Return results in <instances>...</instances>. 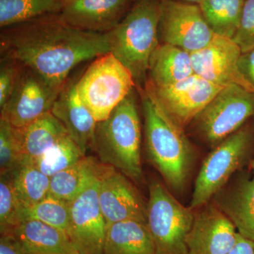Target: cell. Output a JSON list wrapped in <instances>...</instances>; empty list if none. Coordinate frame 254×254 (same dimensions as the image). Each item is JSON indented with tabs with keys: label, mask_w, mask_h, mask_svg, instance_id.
<instances>
[{
	"label": "cell",
	"mask_w": 254,
	"mask_h": 254,
	"mask_svg": "<svg viewBox=\"0 0 254 254\" xmlns=\"http://www.w3.org/2000/svg\"><path fill=\"white\" fill-rule=\"evenodd\" d=\"M210 202L231 220L241 236L254 242V177L224 187Z\"/></svg>",
	"instance_id": "obj_18"
},
{
	"label": "cell",
	"mask_w": 254,
	"mask_h": 254,
	"mask_svg": "<svg viewBox=\"0 0 254 254\" xmlns=\"http://www.w3.org/2000/svg\"><path fill=\"white\" fill-rule=\"evenodd\" d=\"M10 234L28 254H80L66 232L38 220H23Z\"/></svg>",
	"instance_id": "obj_19"
},
{
	"label": "cell",
	"mask_w": 254,
	"mask_h": 254,
	"mask_svg": "<svg viewBox=\"0 0 254 254\" xmlns=\"http://www.w3.org/2000/svg\"><path fill=\"white\" fill-rule=\"evenodd\" d=\"M23 220H38L68 233L69 227V203L52 195H47L32 206L24 208Z\"/></svg>",
	"instance_id": "obj_28"
},
{
	"label": "cell",
	"mask_w": 254,
	"mask_h": 254,
	"mask_svg": "<svg viewBox=\"0 0 254 254\" xmlns=\"http://www.w3.org/2000/svg\"><path fill=\"white\" fill-rule=\"evenodd\" d=\"M136 101L133 89L106 120L97 123L92 148L100 163L139 184L143 174L141 120Z\"/></svg>",
	"instance_id": "obj_3"
},
{
	"label": "cell",
	"mask_w": 254,
	"mask_h": 254,
	"mask_svg": "<svg viewBox=\"0 0 254 254\" xmlns=\"http://www.w3.org/2000/svg\"><path fill=\"white\" fill-rule=\"evenodd\" d=\"M131 181L113 167L100 165L98 199L108 225L127 220L146 222L147 203Z\"/></svg>",
	"instance_id": "obj_13"
},
{
	"label": "cell",
	"mask_w": 254,
	"mask_h": 254,
	"mask_svg": "<svg viewBox=\"0 0 254 254\" xmlns=\"http://www.w3.org/2000/svg\"><path fill=\"white\" fill-rule=\"evenodd\" d=\"M23 66L11 58H1L0 65V110L9 101L18 79Z\"/></svg>",
	"instance_id": "obj_31"
},
{
	"label": "cell",
	"mask_w": 254,
	"mask_h": 254,
	"mask_svg": "<svg viewBox=\"0 0 254 254\" xmlns=\"http://www.w3.org/2000/svg\"><path fill=\"white\" fill-rule=\"evenodd\" d=\"M104 254H158L146 222L127 220L108 225Z\"/></svg>",
	"instance_id": "obj_21"
},
{
	"label": "cell",
	"mask_w": 254,
	"mask_h": 254,
	"mask_svg": "<svg viewBox=\"0 0 254 254\" xmlns=\"http://www.w3.org/2000/svg\"><path fill=\"white\" fill-rule=\"evenodd\" d=\"M134 2H136V1H140V0H133Z\"/></svg>",
	"instance_id": "obj_38"
},
{
	"label": "cell",
	"mask_w": 254,
	"mask_h": 254,
	"mask_svg": "<svg viewBox=\"0 0 254 254\" xmlns=\"http://www.w3.org/2000/svg\"><path fill=\"white\" fill-rule=\"evenodd\" d=\"M238 65L240 72L254 88V48L242 53Z\"/></svg>",
	"instance_id": "obj_33"
},
{
	"label": "cell",
	"mask_w": 254,
	"mask_h": 254,
	"mask_svg": "<svg viewBox=\"0 0 254 254\" xmlns=\"http://www.w3.org/2000/svg\"><path fill=\"white\" fill-rule=\"evenodd\" d=\"M160 0L133 3L120 24L108 33L110 53L129 70L138 90L144 88L150 58L160 44Z\"/></svg>",
	"instance_id": "obj_4"
},
{
	"label": "cell",
	"mask_w": 254,
	"mask_h": 254,
	"mask_svg": "<svg viewBox=\"0 0 254 254\" xmlns=\"http://www.w3.org/2000/svg\"><path fill=\"white\" fill-rule=\"evenodd\" d=\"M0 232L11 233L23 221V206L18 199L9 173H0Z\"/></svg>",
	"instance_id": "obj_29"
},
{
	"label": "cell",
	"mask_w": 254,
	"mask_h": 254,
	"mask_svg": "<svg viewBox=\"0 0 254 254\" xmlns=\"http://www.w3.org/2000/svg\"><path fill=\"white\" fill-rule=\"evenodd\" d=\"M107 224L98 199V176L69 203L68 236L80 254H104Z\"/></svg>",
	"instance_id": "obj_12"
},
{
	"label": "cell",
	"mask_w": 254,
	"mask_h": 254,
	"mask_svg": "<svg viewBox=\"0 0 254 254\" xmlns=\"http://www.w3.org/2000/svg\"><path fill=\"white\" fill-rule=\"evenodd\" d=\"M254 116V93L238 85L224 87L192 123L200 138L215 148Z\"/></svg>",
	"instance_id": "obj_8"
},
{
	"label": "cell",
	"mask_w": 254,
	"mask_h": 254,
	"mask_svg": "<svg viewBox=\"0 0 254 254\" xmlns=\"http://www.w3.org/2000/svg\"><path fill=\"white\" fill-rule=\"evenodd\" d=\"M254 135L250 127L243 126L213 148L203 161L195 180L190 208L195 210L210 203L232 175L243 166Z\"/></svg>",
	"instance_id": "obj_7"
},
{
	"label": "cell",
	"mask_w": 254,
	"mask_h": 254,
	"mask_svg": "<svg viewBox=\"0 0 254 254\" xmlns=\"http://www.w3.org/2000/svg\"><path fill=\"white\" fill-rule=\"evenodd\" d=\"M234 42L240 47L242 53L254 48V0H246L240 25Z\"/></svg>",
	"instance_id": "obj_32"
},
{
	"label": "cell",
	"mask_w": 254,
	"mask_h": 254,
	"mask_svg": "<svg viewBox=\"0 0 254 254\" xmlns=\"http://www.w3.org/2000/svg\"><path fill=\"white\" fill-rule=\"evenodd\" d=\"M144 120L145 146L150 163L172 190L186 187L194 153L184 128L144 89H139Z\"/></svg>",
	"instance_id": "obj_2"
},
{
	"label": "cell",
	"mask_w": 254,
	"mask_h": 254,
	"mask_svg": "<svg viewBox=\"0 0 254 254\" xmlns=\"http://www.w3.org/2000/svg\"><path fill=\"white\" fill-rule=\"evenodd\" d=\"M0 254H28L17 239L11 235H1L0 238Z\"/></svg>",
	"instance_id": "obj_34"
},
{
	"label": "cell",
	"mask_w": 254,
	"mask_h": 254,
	"mask_svg": "<svg viewBox=\"0 0 254 254\" xmlns=\"http://www.w3.org/2000/svg\"><path fill=\"white\" fill-rule=\"evenodd\" d=\"M100 165L85 156L77 163L50 177L49 194L71 203L98 176Z\"/></svg>",
	"instance_id": "obj_23"
},
{
	"label": "cell",
	"mask_w": 254,
	"mask_h": 254,
	"mask_svg": "<svg viewBox=\"0 0 254 254\" xmlns=\"http://www.w3.org/2000/svg\"><path fill=\"white\" fill-rule=\"evenodd\" d=\"M227 254H254V242L244 238L239 234L236 245Z\"/></svg>",
	"instance_id": "obj_35"
},
{
	"label": "cell",
	"mask_w": 254,
	"mask_h": 254,
	"mask_svg": "<svg viewBox=\"0 0 254 254\" xmlns=\"http://www.w3.org/2000/svg\"><path fill=\"white\" fill-rule=\"evenodd\" d=\"M23 158L34 160L67 136L66 128L54 115L48 113L21 128H14Z\"/></svg>",
	"instance_id": "obj_20"
},
{
	"label": "cell",
	"mask_w": 254,
	"mask_h": 254,
	"mask_svg": "<svg viewBox=\"0 0 254 254\" xmlns=\"http://www.w3.org/2000/svg\"><path fill=\"white\" fill-rule=\"evenodd\" d=\"M62 0H0V27H10L48 15L58 14Z\"/></svg>",
	"instance_id": "obj_26"
},
{
	"label": "cell",
	"mask_w": 254,
	"mask_h": 254,
	"mask_svg": "<svg viewBox=\"0 0 254 254\" xmlns=\"http://www.w3.org/2000/svg\"><path fill=\"white\" fill-rule=\"evenodd\" d=\"M76 81L77 79L66 81L50 113L63 124L68 136L86 156L92 148L98 122L78 95Z\"/></svg>",
	"instance_id": "obj_17"
},
{
	"label": "cell",
	"mask_w": 254,
	"mask_h": 254,
	"mask_svg": "<svg viewBox=\"0 0 254 254\" xmlns=\"http://www.w3.org/2000/svg\"><path fill=\"white\" fill-rule=\"evenodd\" d=\"M146 224L158 254H187L186 237L193 224V209L175 198L161 182L148 187Z\"/></svg>",
	"instance_id": "obj_6"
},
{
	"label": "cell",
	"mask_w": 254,
	"mask_h": 254,
	"mask_svg": "<svg viewBox=\"0 0 254 254\" xmlns=\"http://www.w3.org/2000/svg\"><path fill=\"white\" fill-rule=\"evenodd\" d=\"M177 1H185V2L192 3V4H198L202 0H177Z\"/></svg>",
	"instance_id": "obj_36"
},
{
	"label": "cell",
	"mask_w": 254,
	"mask_h": 254,
	"mask_svg": "<svg viewBox=\"0 0 254 254\" xmlns=\"http://www.w3.org/2000/svg\"><path fill=\"white\" fill-rule=\"evenodd\" d=\"M9 173L15 193L23 208L36 204L49 195L50 177L42 173L31 160L23 158Z\"/></svg>",
	"instance_id": "obj_24"
},
{
	"label": "cell",
	"mask_w": 254,
	"mask_h": 254,
	"mask_svg": "<svg viewBox=\"0 0 254 254\" xmlns=\"http://www.w3.org/2000/svg\"><path fill=\"white\" fill-rule=\"evenodd\" d=\"M133 0H62L58 16L81 31L107 33L113 31L128 12Z\"/></svg>",
	"instance_id": "obj_16"
},
{
	"label": "cell",
	"mask_w": 254,
	"mask_h": 254,
	"mask_svg": "<svg viewBox=\"0 0 254 254\" xmlns=\"http://www.w3.org/2000/svg\"><path fill=\"white\" fill-rule=\"evenodd\" d=\"M160 43L176 46L191 54L208 46L216 36L198 4L160 0Z\"/></svg>",
	"instance_id": "obj_9"
},
{
	"label": "cell",
	"mask_w": 254,
	"mask_h": 254,
	"mask_svg": "<svg viewBox=\"0 0 254 254\" xmlns=\"http://www.w3.org/2000/svg\"><path fill=\"white\" fill-rule=\"evenodd\" d=\"M135 87L129 70L111 53L95 58L76 81L78 95L98 123L106 120Z\"/></svg>",
	"instance_id": "obj_5"
},
{
	"label": "cell",
	"mask_w": 254,
	"mask_h": 254,
	"mask_svg": "<svg viewBox=\"0 0 254 254\" xmlns=\"http://www.w3.org/2000/svg\"><path fill=\"white\" fill-rule=\"evenodd\" d=\"M223 88L194 73L168 86H155L146 82L143 89L185 129Z\"/></svg>",
	"instance_id": "obj_10"
},
{
	"label": "cell",
	"mask_w": 254,
	"mask_h": 254,
	"mask_svg": "<svg viewBox=\"0 0 254 254\" xmlns=\"http://www.w3.org/2000/svg\"><path fill=\"white\" fill-rule=\"evenodd\" d=\"M246 0H202L198 4L214 33L233 38L240 25Z\"/></svg>",
	"instance_id": "obj_25"
},
{
	"label": "cell",
	"mask_w": 254,
	"mask_h": 254,
	"mask_svg": "<svg viewBox=\"0 0 254 254\" xmlns=\"http://www.w3.org/2000/svg\"><path fill=\"white\" fill-rule=\"evenodd\" d=\"M242 51L231 38L216 35L203 49L191 53L195 74L221 86L238 85L254 93L239 68Z\"/></svg>",
	"instance_id": "obj_14"
},
{
	"label": "cell",
	"mask_w": 254,
	"mask_h": 254,
	"mask_svg": "<svg viewBox=\"0 0 254 254\" xmlns=\"http://www.w3.org/2000/svg\"><path fill=\"white\" fill-rule=\"evenodd\" d=\"M195 210L186 237L187 254H228L239 236L231 220L212 202Z\"/></svg>",
	"instance_id": "obj_15"
},
{
	"label": "cell",
	"mask_w": 254,
	"mask_h": 254,
	"mask_svg": "<svg viewBox=\"0 0 254 254\" xmlns=\"http://www.w3.org/2000/svg\"><path fill=\"white\" fill-rule=\"evenodd\" d=\"M0 50L1 58L15 60L63 87L73 68L110 53V44L108 33L81 31L53 14L2 28Z\"/></svg>",
	"instance_id": "obj_1"
},
{
	"label": "cell",
	"mask_w": 254,
	"mask_h": 254,
	"mask_svg": "<svg viewBox=\"0 0 254 254\" xmlns=\"http://www.w3.org/2000/svg\"><path fill=\"white\" fill-rule=\"evenodd\" d=\"M22 160L14 127L9 122L0 118V173L12 171Z\"/></svg>",
	"instance_id": "obj_30"
},
{
	"label": "cell",
	"mask_w": 254,
	"mask_h": 254,
	"mask_svg": "<svg viewBox=\"0 0 254 254\" xmlns=\"http://www.w3.org/2000/svg\"><path fill=\"white\" fill-rule=\"evenodd\" d=\"M84 157L76 143L67 135L57 142L41 156L29 160L42 173L51 177L73 166Z\"/></svg>",
	"instance_id": "obj_27"
},
{
	"label": "cell",
	"mask_w": 254,
	"mask_h": 254,
	"mask_svg": "<svg viewBox=\"0 0 254 254\" xmlns=\"http://www.w3.org/2000/svg\"><path fill=\"white\" fill-rule=\"evenodd\" d=\"M194 74L188 52L160 43L151 55L146 82L155 86H168Z\"/></svg>",
	"instance_id": "obj_22"
},
{
	"label": "cell",
	"mask_w": 254,
	"mask_h": 254,
	"mask_svg": "<svg viewBox=\"0 0 254 254\" xmlns=\"http://www.w3.org/2000/svg\"><path fill=\"white\" fill-rule=\"evenodd\" d=\"M63 87L55 86L31 68L23 66L14 92L0 111L14 128H21L50 113Z\"/></svg>",
	"instance_id": "obj_11"
},
{
	"label": "cell",
	"mask_w": 254,
	"mask_h": 254,
	"mask_svg": "<svg viewBox=\"0 0 254 254\" xmlns=\"http://www.w3.org/2000/svg\"><path fill=\"white\" fill-rule=\"evenodd\" d=\"M252 167H253V170H254V160L253 161V164H252Z\"/></svg>",
	"instance_id": "obj_37"
}]
</instances>
